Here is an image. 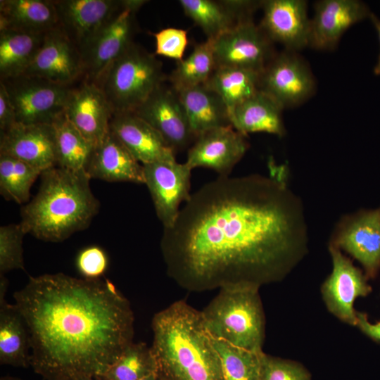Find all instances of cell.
I'll return each mask as SVG.
<instances>
[{
  "mask_svg": "<svg viewBox=\"0 0 380 380\" xmlns=\"http://www.w3.org/2000/svg\"><path fill=\"white\" fill-rule=\"evenodd\" d=\"M268 176H219L203 184L163 229L167 274L191 291L284 279L308 252L303 203L287 167L269 161Z\"/></svg>",
  "mask_w": 380,
  "mask_h": 380,
  "instance_id": "6da1fadb",
  "label": "cell"
},
{
  "mask_svg": "<svg viewBox=\"0 0 380 380\" xmlns=\"http://www.w3.org/2000/svg\"><path fill=\"white\" fill-rule=\"evenodd\" d=\"M30 338V366L46 380L100 379L133 342L134 313L108 279L30 277L13 293Z\"/></svg>",
  "mask_w": 380,
  "mask_h": 380,
  "instance_id": "7a4b0ae2",
  "label": "cell"
},
{
  "mask_svg": "<svg viewBox=\"0 0 380 380\" xmlns=\"http://www.w3.org/2000/svg\"><path fill=\"white\" fill-rule=\"evenodd\" d=\"M151 328V347L163 380H225L201 311L176 301L154 315Z\"/></svg>",
  "mask_w": 380,
  "mask_h": 380,
  "instance_id": "3957f363",
  "label": "cell"
},
{
  "mask_svg": "<svg viewBox=\"0 0 380 380\" xmlns=\"http://www.w3.org/2000/svg\"><path fill=\"white\" fill-rule=\"evenodd\" d=\"M41 177L38 192L21 208L20 223L27 234L44 241L61 242L87 228L100 207L87 172L56 166Z\"/></svg>",
  "mask_w": 380,
  "mask_h": 380,
  "instance_id": "277c9868",
  "label": "cell"
},
{
  "mask_svg": "<svg viewBox=\"0 0 380 380\" xmlns=\"http://www.w3.org/2000/svg\"><path fill=\"white\" fill-rule=\"evenodd\" d=\"M250 282L222 286L202 311L204 325L214 339L262 352L265 319L259 289Z\"/></svg>",
  "mask_w": 380,
  "mask_h": 380,
  "instance_id": "5b68a950",
  "label": "cell"
},
{
  "mask_svg": "<svg viewBox=\"0 0 380 380\" xmlns=\"http://www.w3.org/2000/svg\"><path fill=\"white\" fill-rule=\"evenodd\" d=\"M167 80L156 54L132 43L96 84L115 113L134 112Z\"/></svg>",
  "mask_w": 380,
  "mask_h": 380,
  "instance_id": "8992f818",
  "label": "cell"
},
{
  "mask_svg": "<svg viewBox=\"0 0 380 380\" xmlns=\"http://www.w3.org/2000/svg\"><path fill=\"white\" fill-rule=\"evenodd\" d=\"M14 108L16 120L25 125H51L65 110L72 87L21 75L0 80Z\"/></svg>",
  "mask_w": 380,
  "mask_h": 380,
  "instance_id": "52a82bcc",
  "label": "cell"
},
{
  "mask_svg": "<svg viewBox=\"0 0 380 380\" xmlns=\"http://www.w3.org/2000/svg\"><path fill=\"white\" fill-rule=\"evenodd\" d=\"M148 1L125 0V6L81 51L84 79L96 84L109 66L132 44L136 13Z\"/></svg>",
  "mask_w": 380,
  "mask_h": 380,
  "instance_id": "ba28073f",
  "label": "cell"
},
{
  "mask_svg": "<svg viewBox=\"0 0 380 380\" xmlns=\"http://www.w3.org/2000/svg\"><path fill=\"white\" fill-rule=\"evenodd\" d=\"M316 83L309 65L297 52L275 54L260 74V91L283 109L297 106L314 93Z\"/></svg>",
  "mask_w": 380,
  "mask_h": 380,
  "instance_id": "9c48e42d",
  "label": "cell"
},
{
  "mask_svg": "<svg viewBox=\"0 0 380 380\" xmlns=\"http://www.w3.org/2000/svg\"><path fill=\"white\" fill-rule=\"evenodd\" d=\"M217 67L262 72L274 56L272 42L253 19L242 21L212 40Z\"/></svg>",
  "mask_w": 380,
  "mask_h": 380,
  "instance_id": "30bf717a",
  "label": "cell"
},
{
  "mask_svg": "<svg viewBox=\"0 0 380 380\" xmlns=\"http://www.w3.org/2000/svg\"><path fill=\"white\" fill-rule=\"evenodd\" d=\"M145 182L163 229L171 227L190 198L191 169L175 160L143 165Z\"/></svg>",
  "mask_w": 380,
  "mask_h": 380,
  "instance_id": "8fae6325",
  "label": "cell"
},
{
  "mask_svg": "<svg viewBox=\"0 0 380 380\" xmlns=\"http://www.w3.org/2000/svg\"><path fill=\"white\" fill-rule=\"evenodd\" d=\"M165 82L133 113L154 128L177 153L189 148L196 137L178 91Z\"/></svg>",
  "mask_w": 380,
  "mask_h": 380,
  "instance_id": "7c38bea8",
  "label": "cell"
},
{
  "mask_svg": "<svg viewBox=\"0 0 380 380\" xmlns=\"http://www.w3.org/2000/svg\"><path fill=\"white\" fill-rule=\"evenodd\" d=\"M332 271L321 287V292L329 311L341 321L357 325V312L354 303L358 297H365L371 291L367 276L355 267L341 251L329 244Z\"/></svg>",
  "mask_w": 380,
  "mask_h": 380,
  "instance_id": "4fadbf2b",
  "label": "cell"
},
{
  "mask_svg": "<svg viewBox=\"0 0 380 380\" xmlns=\"http://www.w3.org/2000/svg\"><path fill=\"white\" fill-rule=\"evenodd\" d=\"M329 244L357 260L367 277H375L380 269V208L342 218Z\"/></svg>",
  "mask_w": 380,
  "mask_h": 380,
  "instance_id": "5bb4252c",
  "label": "cell"
},
{
  "mask_svg": "<svg viewBox=\"0 0 380 380\" xmlns=\"http://www.w3.org/2000/svg\"><path fill=\"white\" fill-rule=\"evenodd\" d=\"M23 75L74 86L84 79L81 52L58 25L46 33L41 47Z\"/></svg>",
  "mask_w": 380,
  "mask_h": 380,
  "instance_id": "9a60e30c",
  "label": "cell"
},
{
  "mask_svg": "<svg viewBox=\"0 0 380 380\" xmlns=\"http://www.w3.org/2000/svg\"><path fill=\"white\" fill-rule=\"evenodd\" d=\"M246 137L232 125L208 130L196 138L185 163L191 170L205 167L229 176L249 148Z\"/></svg>",
  "mask_w": 380,
  "mask_h": 380,
  "instance_id": "2e32d148",
  "label": "cell"
},
{
  "mask_svg": "<svg viewBox=\"0 0 380 380\" xmlns=\"http://www.w3.org/2000/svg\"><path fill=\"white\" fill-rule=\"evenodd\" d=\"M58 25L81 51L124 6L125 0H53Z\"/></svg>",
  "mask_w": 380,
  "mask_h": 380,
  "instance_id": "e0dca14e",
  "label": "cell"
},
{
  "mask_svg": "<svg viewBox=\"0 0 380 380\" xmlns=\"http://www.w3.org/2000/svg\"><path fill=\"white\" fill-rule=\"evenodd\" d=\"M263 16L259 26L272 42L297 52L309 46L310 22L303 0L262 1Z\"/></svg>",
  "mask_w": 380,
  "mask_h": 380,
  "instance_id": "ac0fdd59",
  "label": "cell"
},
{
  "mask_svg": "<svg viewBox=\"0 0 380 380\" xmlns=\"http://www.w3.org/2000/svg\"><path fill=\"white\" fill-rule=\"evenodd\" d=\"M64 113L94 147L108 132L113 114L100 87L84 79L72 87Z\"/></svg>",
  "mask_w": 380,
  "mask_h": 380,
  "instance_id": "d6986e66",
  "label": "cell"
},
{
  "mask_svg": "<svg viewBox=\"0 0 380 380\" xmlns=\"http://www.w3.org/2000/svg\"><path fill=\"white\" fill-rule=\"evenodd\" d=\"M0 153L16 158L42 172L57 166L52 124L25 125L17 122L1 132Z\"/></svg>",
  "mask_w": 380,
  "mask_h": 380,
  "instance_id": "ffe728a7",
  "label": "cell"
},
{
  "mask_svg": "<svg viewBox=\"0 0 380 380\" xmlns=\"http://www.w3.org/2000/svg\"><path fill=\"white\" fill-rule=\"evenodd\" d=\"M367 6L357 0H321L315 4L309 46L319 50L334 49L344 32L369 18Z\"/></svg>",
  "mask_w": 380,
  "mask_h": 380,
  "instance_id": "44dd1931",
  "label": "cell"
},
{
  "mask_svg": "<svg viewBox=\"0 0 380 380\" xmlns=\"http://www.w3.org/2000/svg\"><path fill=\"white\" fill-rule=\"evenodd\" d=\"M109 127L142 165L176 159V153L163 137L133 112L113 113Z\"/></svg>",
  "mask_w": 380,
  "mask_h": 380,
  "instance_id": "7402d4cb",
  "label": "cell"
},
{
  "mask_svg": "<svg viewBox=\"0 0 380 380\" xmlns=\"http://www.w3.org/2000/svg\"><path fill=\"white\" fill-rule=\"evenodd\" d=\"M86 172L90 179L144 184L143 165L109 129L91 153Z\"/></svg>",
  "mask_w": 380,
  "mask_h": 380,
  "instance_id": "603a6c76",
  "label": "cell"
},
{
  "mask_svg": "<svg viewBox=\"0 0 380 380\" xmlns=\"http://www.w3.org/2000/svg\"><path fill=\"white\" fill-rule=\"evenodd\" d=\"M184 14L213 40L239 23L252 19V6L245 0H179Z\"/></svg>",
  "mask_w": 380,
  "mask_h": 380,
  "instance_id": "cb8c5ba5",
  "label": "cell"
},
{
  "mask_svg": "<svg viewBox=\"0 0 380 380\" xmlns=\"http://www.w3.org/2000/svg\"><path fill=\"white\" fill-rule=\"evenodd\" d=\"M283 108L272 98L259 91L229 113L231 125L239 132H265L283 137L285 127Z\"/></svg>",
  "mask_w": 380,
  "mask_h": 380,
  "instance_id": "d4e9b609",
  "label": "cell"
},
{
  "mask_svg": "<svg viewBox=\"0 0 380 380\" xmlns=\"http://www.w3.org/2000/svg\"><path fill=\"white\" fill-rule=\"evenodd\" d=\"M177 91L196 138L208 130L231 125L226 104L205 84Z\"/></svg>",
  "mask_w": 380,
  "mask_h": 380,
  "instance_id": "484cf974",
  "label": "cell"
},
{
  "mask_svg": "<svg viewBox=\"0 0 380 380\" xmlns=\"http://www.w3.org/2000/svg\"><path fill=\"white\" fill-rule=\"evenodd\" d=\"M58 26L53 0L0 1V30L45 34Z\"/></svg>",
  "mask_w": 380,
  "mask_h": 380,
  "instance_id": "4316f807",
  "label": "cell"
},
{
  "mask_svg": "<svg viewBox=\"0 0 380 380\" xmlns=\"http://www.w3.org/2000/svg\"><path fill=\"white\" fill-rule=\"evenodd\" d=\"M30 338L16 305L0 299V363L15 367L30 366Z\"/></svg>",
  "mask_w": 380,
  "mask_h": 380,
  "instance_id": "83f0119b",
  "label": "cell"
},
{
  "mask_svg": "<svg viewBox=\"0 0 380 380\" xmlns=\"http://www.w3.org/2000/svg\"><path fill=\"white\" fill-rule=\"evenodd\" d=\"M45 34L0 30V80L25 73L41 47Z\"/></svg>",
  "mask_w": 380,
  "mask_h": 380,
  "instance_id": "f1b7e54d",
  "label": "cell"
},
{
  "mask_svg": "<svg viewBox=\"0 0 380 380\" xmlns=\"http://www.w3.org/2000/svg\"><path fill=\"white\" fill-rule=\"evenodd\" d=\"M261 72L233 67H217L205 84L217 94L229 113L260 91Z\"/></svg>",
  "mask_w": 380,
  "mask_h": 380,
  "instance_id": "f546056e",
  "label": "cell"
},
{
  "mask_svg": "<svg viewBox=\"0 0 380 380\" xmlns=\"http://www.w3.org/2000/svg\"><path fill=\"white\" fill-rule=\"evenodd\" d=\"M57 166L73 172H86L94 146L63 112L52 123Z\"/></svg>",
  "mask_w": 380,
  "mask_h": 380,
  "instance_id": "4dcf8cb0",
  "label": "cell"
},
{
  "mask_svg": "<svg viewBox=\"0 0 380 380\" xmlns=\"http://www.w3.org/2000/svg\"><path fill=\"white\" fill-rule=\"evenodd\" d=\"M215 68L213 42L206 39L197 44L187 58L177 61L175 68L167 77V81L177 91H179L205 84Z\"/></svg>",
  "mask_w": 380,
  "mask_h": 380,
  "instance_id": "1f68e13d",
  "label": "cell"
},
{
  "mask_svg": "<svg viewBox=\"0 0 380 380\" xmlns=\"http://www.w3.org/2000/svg\"><path fill=\"white\" fill-rule=\"evenodd\" d=\"M32 165L13 156L0 153V193L18 204L27 202L30 189L42 175Z\"/></svg>",
  "mask_w": 380,
  "mask_h": 380,
  "instance_id": "d6a6232c",
  "label": "cell"
},
{
  "mask_svg": "<svg viewBox=\"0 0 380 380\" xmlns=\"http://www.w3.org/2000/svg\"><path fill=\"white\" fill-rule=\"evenodd\" d=\"M154 373H158V365L151 347L132 342L100 379L139 380Z\"/></svg>",
  "mask_w": 380,
  "mask_h": 380,
  "instance_id": "836d02e7",
  "label": "cell"
},
{
  "mask_svg": "<svg viewBox=\"0 0 380 380\" xmlns=\"http://www.w3.org/2000/svg\"><path fill=\"white\" fill-rule=\"evenodd\" d=\"M213 339L220 357L225 380H259L264 353Z\"/></svg>",
  "mask_w": 380,
  "mask_h": 380,
  "instance_id": "e575fe53",
  "label": "cell"
},
{
  "mask_svg": "<svg viewBox=\"0 0 380 380\" xmlns=\"http://www.w3.org/2000/svg\"><path fill=\"white\" fill-rule=\"evenodd\" d=\"M27 232L20 223L0 227V274L24 270L23 240Z\"/></svg>",
  "mask_w": 380,
  "mask_h": 380,
  "instance_id": "d590c367",
  "label": "cell"
},
{
  "mask_svg": "<svg viewBox=\"0 0 380 380\" xmlns=\"http://www.w3.org/2000/svg\"><path fill=\"white\" fill-rule=\"evenodd\" d=\"M310 372L301 364L262 355L259 380H310Z\"/></svg>",
  "mask_w": 380,
  "mask_h": 380,
  "instance_id": "8d00e7d4",
  "label": "cell"
},
{
  "mask_svg": "<svg viewBox=\"0 0 380 380\" xmlns=\"http://www.w3.org/2000/svg\"><path fill=\"white\" fill-rule=\"evenodd\" d=\"M156 40L155 54L179 61L183 59L187 44V31L167 27L152 34Z\"/></svg>",
  "mask_w": 380,
  "mask_h": 380,
  "instance_id": "74e56055",
  "label": "cell"
},
{
  "mask_svg": "<svg viewBox=\"0 0 380 380\" xmlns=\"http://www.w3.org/2000/svg\"><path fill=\"white\" fill-rule=\"evenodd\" d=\"M76 265L78 271L86 279H99L106 270L108 258L99 246H91L80 252Z\"/></svg>",
  "mask_w": 380,
  "mask_h": 380,
  "instance_id": "f35d334b",
  "label": "cell"
},
{
  "mask_svg": "<svg viewBox=\"0 0 380 380\" xmlns=\"http://www.w3.org/2000/svg\"><path fill=\"white\" fill-rule=\"evenodd\" d=\"M17 123L14 108L5 86L0 82V130L5 132Z\"/></svg>",
  "mask_w": 380,
  "mask_h": 380,
  "instance_id": "ab89813d",
  "label": "cell"
},
{
  "mask_svg": "<svg viewBox=\"0 0 380 380\" xmlns=\"http://www.w3.org/2000/svg\"><path fill=\"white\" fill-rule=\"evenodd\" d=\"M357 327L366 336L375 342L380 343V322L375 324L369 322L367 316L363 312H357Z\"/></svg>",
  "mask_w": 380,
  "mask_h": 380,
  "instance_id": "60d3db41",
  "label": "cell"
},
{
  "mask_svg": "<svg viewBox=\"0 0 380 380\" xmlns=\"http://www.w3.org/2000/svg\"><path fill=\"white\" fill-rule=\"evenodd\" d=\"M376 30L378 32L380 42V20L374 13H371L369 16ZM374 73L376 75H380V52L378 56L377 63L374 68Z\"/></svg>",
  "mask_w": 380,
  "mask_h": 380,
  "instance_id": "b9f144b4",
  "label": "cell"
},
{
  "mask_svg": "<svg viewBox=\"0 0 380 380\" xmlns=\"http://www.w3.org/2000/svg\"><path fill=\"white\" fill-rule=\"evenodd\" d=\"M139 380H163L158 373H154Z\"/></svg>",
  "mask_w": 380,
  "mask_h": 380,
  "instance_id": "7bdbcfd3",
  "label": "cell"
},
{
  "mask_svg": "<svg viewBox=\"0 0 380 380\" xmlns=\"http://www.w3.org/2000/svg\"><path fill=\"white\" fill-rule=\"evenodd\" d=\"M0 380H23V379L17 378V377H14V376H2Z\"/></svg>",
  "mask_w": 380,
  "mask_h": 380,
  "instance_id": "ee69618b",
  "label": "cell"
},
{
  "mask_svg": "<svg viewBox=\"0 0 380 380\" xmlns=\"http://www.w3.org/2000/svg\"><path fill=\"white\" fill-rule=\"evenodd\" d=\"M75 380H101V379L99 378L91 377V376H84V377L78 378Z\"/></svg>",
  "mask_w": 380,
  "mask_h": 380,
  "instance_id": "f6af8a7d",
  "label": "cell"
}]
</instances>
